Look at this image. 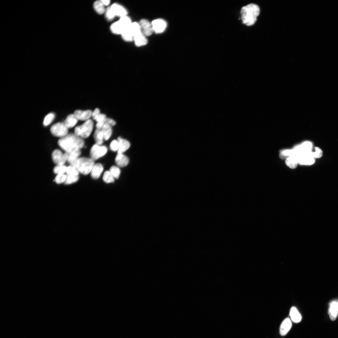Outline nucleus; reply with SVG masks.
I'll return each instance as SVG.
<instances>
[{
    "instance_id": "nucleus-4",
    "label": "nucleus",
    "mask_w": 338,
    "mask_h": 338,
    "mask_svg": "<svg viewBox=\"0 0 338 338\" xmlns=\"http://www.w3.org/2000/svg\"><path fill=\"white\" fill-rule=\"evenodd\" d=\"M93 127V121L89 119L81 125L76 127L74 129L75 134L81 137L86 138L91 134Z\"/></svg>"
},
{
    "instance_id": "nucleus-41",
    "label": "nucleus",
    "mask_w": 338,
    "mask_h": 338,
    "mask_svg": "<svg viewBox=\"0 0 338 338\" xmlns=\"http://www.w3.org/2000/svg\"><path fill=\"white\" fill-rule=\"evenodd\" d=\"M101 1L105 6L109 5L110 3V1L109 0H101Z\"/></svg>"
},
{
    "instance_id": "nucleus-27",
    "label": "nucleus",
    "mask_w": 338,
    "mask_h": 338,
    "mask_svg": "<svg viewBox=\"0 0 338 338\" xmlns=\"http://www.w3.org/2000/svg\"><path fill=\"white\" fill-rule=\"evenodd\" d=\"M94 137L96 144L100 145L102 144L104 139L101 129H96L94 132Z\"/></svg>"
},
{
    "instance_id": "nucleus-5",
    "label": "nucleus",
    "mask_w": 338,
    "mask_h": 338,
    "mask_svg": "<svg viewBox=\"0 0 338 338\" xmlns=\"http://www.w3.org/2000/svg\"><path fill=\"white\" fill-rule=\"evenodd\" d=\"M68 128L64 123L59 122L53 125L50 128L51 133L57 137H64L68 132Z\"/></svg>"
},
{
    "instance_id": "nucleus-8",
    "label": "nucleus",
    "mask_w": 338,
    "mask_h": 338,
    "mask_svg": "<svg viewBox=\"0 0 338 338\" xmlns=\"http://www.w3.org/2000/svg\"><path fill=\"white\" fill-rule=\"evenodd\" d=\"M52 156L53 160L57 165H63L67 161L65 154H63L60 150L56 149L53 151Z\"/></svg>"
},
{
    "instance_id": "nucleus-39",
    "label": "nucleus",
    "mask_w": 338,
    "mask_h": 338,
    "mask_svg": "<svg viewBox=\"0 0 338 338\" xmlns=\"http://www.w3.org/2000/svg\"><path fill=\"white\" fill-rule=\"evenodd\" d=\"M315 151L313 152L312 155L313 158L320 157L322 155V151L320 149L317 147H315Z\"/></svg>"
},
{
    "instance_id": "nucleus-16",
    "label": "nucleus",
    "mask_w": 338,
    "mask_h": 338,
    "mask_svg": "<svg viewBox=\"0 0 338 338\" xmlns=\"http://www.w3.org/2000/svg\"><path fill=\"white\" fill-rule=\"evenodd\" d=\"M117 141L119 144L118 154H122L129 148L130 146V143L127 140L122 139L120 137L118 138Z\"/></svg>"
},
{
    "instance_id": "nucleus-31",
    "label": "nucleus",
    "mask_w": 338,
    "mask_h": 338,
    "mask_svg": "<svg viewBox=\"0 0 338 338\" xmlns=\"http://www.w3.org/2000/svg\"><path fill=\"white\" fill-rule=\"evenodd\" d=\"M67 167L63 165H57L55 166L53 169V171L54 173L58 174H64L66 172Z\"/></svg>"
},
{
    "instance_id": "nucleus-35",
    "label": "nucleus",
    "mask_w": 338,
    "mask_h": 338,
    "mask_svg": "<svg viewBox=\"0 0 338 338\" xmlns=\"http://www.w3.org/2000/svg\"><path fill=\"white\" fill-rule=\"evenodd\" d=\"M105 17L109 20H112L115 17L112 11L110 6L108 7L105 9Z\"/></svg>"
},
{
    "instance_id": "nucleus-36",
    "label": "nucleus",
    "mask_w": 338,
    "mask_h": 338,
    "mask_svg": "<svg viewBox=\"0 0 338 338\" xmlns=\"http://www.w3.org/2000/svg\"><path fill=\"white\" fill-rule=\"evenodd\" d=\"M66 175L64 174H58L56 177L54 181L58 184L64 182L66 179Z\"/></svg>"
},
{
    "instance_id": "nucleus-9",
    "label": "nucleus",
    "mask_w": 338,
    "mask_h": 338,
    "mask_svg": "<svg viewBox=\"0 0 338 338\" xmlns=\"http://www.w3.org/2000/svg\"><path fill=\"white\" fill-rule=\"evenodd\" d=\"M151 23L153 32L157 33L163 32L167 25L166 21L161 19H155L152 21Z\"/></svg>"
},
{
    "instance_id": "nucleus-3",
    "label": "nucleus",
    "mask_w": 338,
    "mask_h": 338,
    "mask_svg": "<svg viewBox=\"0 0 338 338\" xmlns=\"http://www.w3.org/2000/svg\"><path fill=\"white\" fill-rule=\"evenodd\" d=\"M94 164L91 158L81 157L79 158L75 168L79 172L86 175L91 172Z\"/></svg>"
},
{
    "instance_id": "nucleus-33",
    "label": "nucleus",
    "mask_w": 338,
    "mask_h": 338,
    "mask_svg": "<svg viewBox=\"0 0 338 338\" xmlns=\"http://www.w3.org/2000/svg\"><path fill=\"white\" fill-rule=\"evenodd\" d=\"M55 118V115L53 113H50L48 114L44 118L43 124L44 125L47 126L50 124L53 120Z\"/></svg>"
},
{
    "instance_id": "nucleus-22",
    "label": "nucleus",
    "mask_w": 338,
    "mask_h": 338,
    "mask_svg": "<svg viewBox=\"0 0 338 338\" xmlns=\"http://www.w3.org/2000/svg\"><path fill=\"white\" fill-rule=\"evenodd\" d=\"M110 28L112 33L116 34H121L124 30L123 26L119 20L113 23L111 25Z\"/></svg>"
},
{
    "instance_id": "nucleus-7",
    "label": "nucleus",
    "mask_w": 338,
    "mask_h": 338,
    "mask_svg": "<svg viewBox=\"0 0 338 338\" xmlns=\"http://www.w3.org/2000/svg\"><path fill=\"white\" fill-rule=\"evenodd\" d=\"M141 32L146 36L151 35L153 32L151 23L146 19H143L139 23Z\"/></svg>"
},
{
    "instance_id": "nucleus-30",
    "label": "nucleus",
    "mask_w": 338,
    "mask_h": 338,
    "mask_svg": "<svg viewBox=\"0 0 338 338\" xmlns=\"http://www.w3.org/2000/svg\"><path fill=\"white\" fill-rule=\"evenodd\" d=\"M114 178L109 171H105L104 173L103 177V181L106 183L114 182Z\"/></svg>"
},
{
    "instance_id": "nucleus-1",
    "label": "nucleus",
    "mask_w": 338,
    "mask_h": 338,
    "mask_svg": "<svg viewBox=\"0 0 338 338\" xmlns=\"http://www.w3.org/2000/svg\"><path fill=\"white\" fill-rule=\"evenodd\" d=\"M59 146L66 152L80 150L84 145V141L81 137L74 134H69L58 141Z\"/></svg>"
},
{
    "instance_id": "nucleus-29",
    "label": "nucleus",
    "mask_w": 338,
    "mask_h": 338,
    "mask_svg": "<svg viewBox=\"0 0 338 338\" xmlns=\"http://www.w3.org/2000/svg\"><path fill=\"white\" fill-rule=\"evenodd\" d=\"M64 182L66 184H70L76 182L79 179L78 175H73L67 174Z\"/></svg>"
},
{
    "instance_id": "nucleus-37",
    "label": "nucleus",
    "mask_w": 338,
    "mask_h": 338,
    "mask_svg": "<svg viewBox=\"0 0 338 338\" xmlns=\"http://www.w3.org/2000/svg\"><path fill=\"white\" fill-rule=\"evenodd\" d=\"M119 144V141L117 140H113L110 144V149L114 151L118 150Z\"/></svg>"
},
{
    "instance_id": "nucleus-12",
    "label": "nucleus",
    "mask_w": 338,
    "mask_h": 338,
    "mask_svg": "<svg viewBox=\"0 0 338 338\" xmlns=\"http://www.w3.org/2000/svg\"><path fill=\"white\" fill-rule=\"evenodd\" d=\"M292 326V323L290 319L287 318L284 319L282 322L280 329L279 332L282 336L286 335L290 330Z\"/></svg>"
},
{
    "instance_id": "nucleus-17",
    "label": "nucleus",
    "mask_w": 338,
    "mask_h": 338,
    "mask_svg": "<svg viewBox=\"0 0 338 338\" xmlns=\"http://www.w3.org/2000/svg\"><path fill=\"white\" fill-rule=\"evenodd\" d=\"M115 162L117 165L121 167L126 166L129 162L127 157L122 154H118L115 158Z\"/></svg>"
},
{
    "instance_id": "nucleus-26",
    "label": "nucleus",
    "mask_w": 338,
    "mask_h": 338,
    "mask_svg": "<svg viewBox=\"0 0 338 338\" xmlns=\"http://www.w3.org/2000/svg\"><path fill=\"white\" fill-rule=\"evenodd\" d=\"M105 6L101 0L95 1L93 4V7L95 10L98 14H102L105 13Z\"/></svg>"
},
{
    "instance_id": "nucleus-32",
    "label": "nucleus",
    "mask_w": 338,
    "mask_h": 338,
    "mask_svg": "<svg viewBox=\"0 0 338 338\" xmlns=\"http://www.w3.org/2000/svg\"><path fill=\"white\" fill-rule=\"evenodd\" d=\"M110 172L114 178L117 179L120 174V169L115 166H112L110 168Z\"/></svg>"
},
{
    "instance_id": "nucleus-34",
    "label": "nucleus",
    "mask_w": 338,
    "mask_h": 338,
    "mask_svg": "<svg viewBox=\"0 0 338 338\" xmlns=\"http://www.w3.org/2000/svg\"><path fill=\"white\" fill-rule=\"evenodd\" d=\"M79 172L77 169L74 167L71 166L67 167L66 171L67 174L73 175H78Z\"/></svg>"
},
{
    "instance_id": "nucleus-24",
    "label": "nucleus",
    "mask_w": 338,
    "mask_h": 338,
    "mask_svg": "<svg viewBox=\"0 0 338 338\" xmlns=\"http://www.w3.org/2000/svg\"><path fill=\"white\" fill-rule=\"evenodd\" d=\"M111 126L107 124H104L100 129L102 132L104 140H108L110 137L112 132Z\"/></svg>"
},
{
    "instance_id": "nucleus-20",
    "label": "nucleus",
    "mask_w": 338,
    "mask_h": 338,
    "mask_svg": "<svg viewBox=\"0 0 338 338\" xmlns=\"http://www.w3.org/2000/svg\"><path fill=\"white\" fill-rule=\"evenodd\" d=\"M78 120L74 114H71L67 117L64 123L68 128H71L76 125Z\"/></svg>"
},
{
    "instance_id": "nucleus-11",
    "label": "nucleus",
    "mask_w": 338,
    "mask_h": 338,
    "mask_svg": "<svg viewBox=\"0 0 338 338\" xmlns=\"http://www.w3.org/2000/svg\"><path fill=\"white\" fill-rule=\"evenodd\" d=\"M110 8L115 16L121 18L127 16V12L122 6L117 3L113 4L110 6Z\"/></svg>"
},
{
    "instance_id": "nucleus-6",
    "label": "nucleus",
    "mask_w": 338,
    "mask_h": 338,
    "mask_svg": "<svg viewBox=\"0 0 338 338\" xmlns=\"http://www.w3.org/2000/svg\"><path fill=\"white\" fill-rule=\"evenodd\" d=\"M107 151V148L105 146L95 144L90 150L91 158L93 160H96L104 156L106 153Z\"/></svg>"
},
{
    "instance_id": "nucleus-23",
    "label": "nucleus",
    "mask_w": 338,
    "mask_h": 338,
    "mask_svg": "<svg viewBox=\"0 0 338 338\" xmlns=\"http://www.w3.org/2000/svg\"><path fill=\"white\" fill-rule=\"evenodd\" d=\"M298 163L302 165H311L315 162L314 158L308 156H301L297 158Z\"/></svg>"
},
{
    "instance_id": "nucleus-40",
    "label": "nucleus",
    "mask_w": 338,
    "mask_h": 338,
    "mask_svg": "<svg viewBox=\"0 0 338 338\" xmlns=\"http://www.w3.org/2000/svg\"><path fill=\"white\" fill-rule=\"evenodd\" d=\"M100 113V110L98 108H96L92 112V116L93 118Z\"/></svg>"
},
{
    "instance_id": "nucleus-14",
    "label": "nucleus",
    "mask_w": 338,
    "mask_h": 338,
    "mask_svg": "<svg viewBox=\"0 0 338 338\" xmlns=\"http://www.w3.org/2000/svg\"><path fill=\"white\" fill-rule=\"evenodd\" d=\"M133 40L135 45L137 47L145 45L147 43L146 36L141 32L137 33L134 36Z\"/></svg>"
},
{
    "instance_id": "nucleus-10",
    "label": "nucleus",
    "mask_w": 338,
    "mask_h": 338,
    "mask_svg": "<svg viewBox=\"0 0 338 338\" xmlns=\"http://www.w3.org/2000/svg\"><path fill=\"white\" fill-rule=\"evenodd\" d=\"M81 153V152L80 150L70 152H66L64 153L66 157L67 161L69 163L70 166L75 168L79 159V156Z\"/></svg>"
},
{
    "instance_id": "nucleus-13",
    "label": "nucleus",
    "mask_w": 338,
    "mask_h": 338,
    "mask_svg": "<svg viewBox=\"0 0 338 338\" xmlns=\"http://www.w3.org/2000/svg\"><path fill=\"white\" fill-rule=\"evenodd\" d=\"M92 112L90 110L84 111L78 110H75L74 114L78 120H87L92 116Z\"/></svg>"
},
{
    "instance_id": "nucleus-15",
    "label": "nucleus",
    "mask_w": 338,
    "mask_h": 338,
    "mask_svg": "<svg viewBox=\"0 0 338 338\" xmlns=\"http://www.w3.org/2000/svg\"><path fill=\"white\" fill-rule=\"evenodd\" d=\"M338 311V303L336 302L331 303L329 308L328 313L331 320L334 321L335 320L337 315Z\"/></svg>"
},
{
    "instance_id": "nucleus-18",
    "label": "nucleus",
    "mask_w": 338,
    "mask_h": 338,
    "mask_svg": "<svg viewBox=\"0 0 338 338\" xmlns=\"http://www.w3.org/2000/svg\"><path fill=\"white\" fill-rule=\"evenodd\" d=\"M103 170L102 165L97 163L94 165L91 171L92 177L95 179L98 178L100 175Z\"/></svg>"
},
{
    "instance_id": "nucleus-19",
    "label": "nucleus",
    "mask_w": 338,
    "mask_h": 338,
    "mask_svg": "<svg viewBox=\"0 0 338 338\" xmlns=\"http://www.w3.org/2000/svg\"><path fill=\"white\" fill-rule=\"evenodd\" d=\"M289 315L292 320L294 323H299L301 321V316L297 308L294 306L291 308Z\"/></svg>"
},
{
    "instance_id": "nucleus-21",
    "label": "nucleus",
    "mask_w": 338,
    "mask_h": 338,
    "mask_svg": "<svg viewBox=\"0 0 338 338\" xmlns=\"http://www.w3.org/2000/svg\"><path fill=\"white\" fill-rule=\"evenodd\" d=\"M279 156L281 158L286 159L289 157H297L298 155L293 149H287L282 151L280 153Z\"/></svg>"
},
{
    "instance_id": "nucleus-2",
    "label": "nucleus",
    "mask_w": 338,
    "mask_h": 338,
    "mask_svg": "<svg viewBox=\"0 0 338 338\" xmlns=\"http://www.w3.org/2000/svg\"><path fill=\"white\" fill-rule=\"evenodd\" d=\"M260 12L259 8L256 4L250 3L243 7L240 11L242 23L248 26L253 25Z\"/></svg>"
},
{
    "instance_id": "nucleus-28",
    "label": "nucleus",
    "mask_w": 338,
    "mask_h": 338,
    "mask_svg": "<svg viewBox=\"0 0 338 338\" xmlns=\"http://www.w3.org/2000/svg\"><path fill=\"white\" fill-rule=\"evenodd\" d=\"M298 163V160L297 157H289L285 160L286 164L292 169L296 168Z\"/></svg>"
},
{
    "instance_id": "nucleus-38",
    "label": "nucleus",
    "mask_w": 338,
    "mask_h": 338,
    "mask_svg": "<svg viewBox=\"0 0 338 338\" xmlns=\"http://www.w3.org/2000/svg\"><path fill=\"white\" fill-rule=\"evenodd\" d=\"M93 118L97 123L103 122L106 118L105 115L100 113Z\"/></svg>"
},
{
    "instance_id": "nucleus-25",
    "label": "nucleus",
    "mask_w": 338,
    "mask_h": 338,
    "mask_svg": "<svg viewBox=\"0 0 338 338\" xmlns=\"http://www.w3.org/2000/svg\"><path fill=\"white\" fill-rule=\"evenodd\" d=\"M130 27L125 29L121 34L123 39L127 42L133 40L134 38V35L130 29Z\"/></svg>"
}]
</instances>
